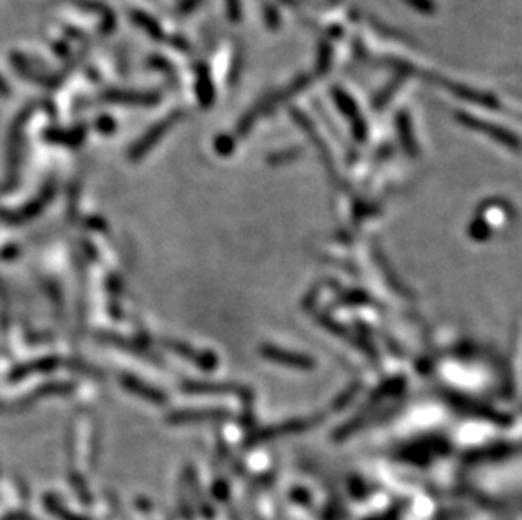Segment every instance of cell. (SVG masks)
I'll return each instance as SVG.
<instances>
[{
  "mask_svg": "<svg viewBox=\"0 0 522 520\" xmlns=\"http://www.w3.org/2000/svg\"><path fill=\"white\" fill-rule=\"evenodd\" d=\"M2 520H36V519H32L31 515L25 514V512H12V514H9L6 519H2Z\"/></svg>",
  "mask_w": 522,
  "mask_h": 520,
  "instance_id": "3957f363",
  "label": "cell"
},
{
  "mask_svg": "<svg viewBox=\"0 0 522 520\" xmlns=\"http://www.w3.org/2000/svg\"><path fill=\"white\" fill-rule=\"evenodd\" d=\"M44 505H46L47 512L56 515L59 520H87L85 517H80V515L69 512L68 508H65V505L59 503V500L53 495H47L46 499H44Z\"/></svg>",
  "mask_w": 522,
  "mask_h": 520,
  "instance_id": "7a4b0ae2",
  "label": "cell"
},
{
  "mask_svg": "<svg viewBox=\"0 0 522 520\" xmlns=\"http://www.w3.org/2000/svg\"><path fill=\"white\" fill-rule=\"evenodd\" d=\"M122 385H124V387L127 390H131V392H134V393H137V396H140L142 399L153 400V402H155V404H161L166 400L164 393H161L159 390L149 387V385L142 384V382H139L134 377H129V375H122Z\"/></svg>",
  "mask_w": 522,
  "mask_h": 520,
  "instance_id": "6da1fadb",
  "label": "cell"
}]
</instances>
